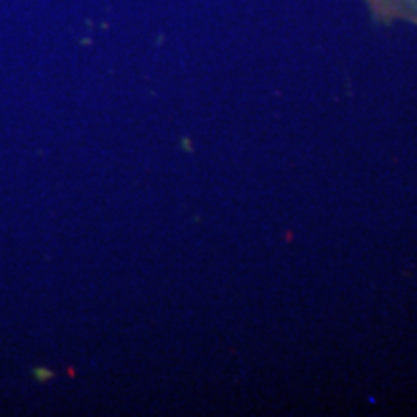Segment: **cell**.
<instances>
[{"instance_id": "6da1fadb", "label": "cell", "mask_w": 417, "mask_h": 417, "mask_svg": "<svg viewBox=\"0 0 417 417\" xmlns=\"http://www.w3.org/2000/svg\"><path fill=\"white\" fill-rule=\"evenodd\" d=\"M367 2L383 18L417 23V0H367Z\"/></svg>"}]
</instances>
